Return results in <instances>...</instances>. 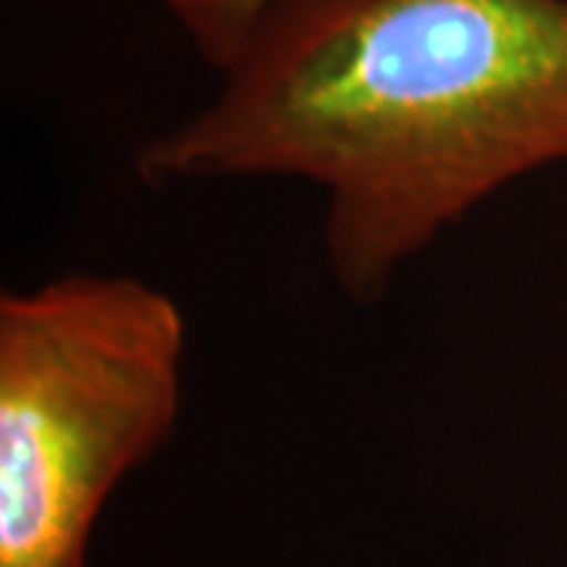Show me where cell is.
I'll use <instances>...</instances> for the list:
<instances>
[{"label": "cell", "mask_w": 567, "mask_h": 567, "mask_svg": "<svg viewBox=\"0 0 567 567\" xmlns=\"http://www.w3.org/2000/svg\"><path fill=\"white\" fill-rule=\"evenodd\" d=\"M567 164V0H297L136 152L148 186L300 181L328 271L379 303L514 181Z\"/></svg>", "instance_id": "obj_1"}, {"label": "cell", "mask_w": 567, "mask_h": 567, "mask_svg": "<svg viewBox=\"0 0 567 567\" xmlns=\"http://www.w3.org/2000/svg\"><path fill=\"white\" fill-rule=\"evenodd\" d=\"M181 303L133 275L0 293V567H85L126 473L183 404Z\"/></svg>", "instance_id": "obj_2"}, {"label": "cell", "mask_w": 567, "mask_h": 567, "mask_svg": "<svg viewBox=\"0 0 567 567\" xmlns=\"http://www.w3.org/2000/svg\"><path fill=\"white\" fill-rule=\"evenodd\" d=\"M290 3L297 0H164L186 41L218 73L237 61L265 22Z\"/></svg>", "instance_id": "obj_3"}]
</instances>
